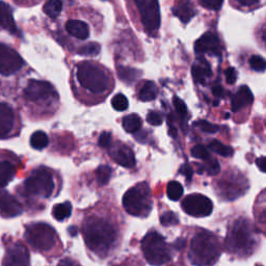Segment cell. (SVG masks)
Instances as JSON below:
<instances>
[{
  "instance_id": "c3c4849f",
  "label": "cell",
  "mask_w": 266,
  "mask_h": 266,
  "mask_svg": "<svg viewBox=\"0 0 266 266\" xmlns=\"http://www.w3.org/2000/svg\"><path fill=\"white\" fill-rule=\"evenodd\" d=\"M212 93H213V96H216V97H222V94H223L222 88L221 86H216V87H213V89H212Z\"/></svg>"
},
{
  "instance_id": "8d00e7d4",
  "label": "cell",
  "mask_w": 266,
  "mask_h": 266,
  "mask_svg": "<svg viewBox=\"0 0 266 266\" xmlns=\"http://www.w3.org/2000/svg\"><path fill=\"white\" fill-rule=\"evenodd\" d=\"M191 155L194 158L202 159V160H207V159L210 158V154H209L208 150L204 146H202V145L194 146L191 149Z\"/></svg>"
},
{
  "instance_id": "d6a6232c",
  "label": "cell",
  "mask_w": 266,
  "mask_h": 266,
  "mask_svg": "<svg viewBox=\"0 0 266 266\" xmlns=\"http://www.w3.org/2000/svg\"><path fill=\"white\" fill-rule=\"evenodd\" d=\"M207 162L205 163V165L202 166L201 169H199V173H203V172H206L208 175L210 176H214V175H218V174L220 173V163L217 159H214V158H209L206 160Z\"/></svg>"
},
{
  "instance_id": "7a4b0ae2",
  "label": "cell",
  "mask_w": 266,
  "mask_h": 266,
  "mask_svg": "<svg viewBox=\"0 0 266 266\" xmlns=\"http://www.w3.org/2000/svg\"><path fill=\"white\" fill-rule=\"evenodd\" d=\"M221 253L218 238L210 233H198L193 237L188 258L194 266H211Z\"/></svg>"
},
{
  "instance_id": "681fc988",
  "label": "cell",
  "mask_w": 266,
  "mask_h": 266,
  "mask_svg": "<svg viewBox=\"0 0 266 266\" xmlns=\"http://www.w3.org/2000/svg\"><path fill=\"white\" fill-rule=\"evenodd\" d=\"M256 163H257V166L260 169V171L264 173L265 172V157L262 156V157L258 158L257 160H256Z\"/></svg>"
},
{
  "instance_id": "30bf717a",
  "label": "cell",
  "mask_w": 266,
  "mask_h": 266,
  "mask_svg": "<svg viewBox=\"0 0 266 266\" xmlns=\"http://www.w3.org/2000/svg\"><path fill=\"white\" fill-rule=\"evenodd\" d=\"M181 207L188 216L205 218L212 213L213 204L209 198L203 196V194L193 193L184 198Z\"/></svg>"
},
{
  "instance_id": "74e56055",
  "label": "cell",
  "mask_w": 266,
  "mask_h": 266,
  "mask_svg": "<svg viewBox=\"0 0 266 266\" xmlns=\"http://www.w3.org/2000/svg\"><path fill=\"white\" fill-rule=\"evenodd\" d=\"M250 65H251V68L255 71H257V72H263L266 66L264 58L259 55H253L250 58Z\"/></svg>"
},
{
  "instance_id": "f1b7e54d",
  "label": "cell",
  "mask_w": 266,
  "mask_h": 266,
  "mask_svg": "<svg viewBox=\"0 0 266 266\" xmlns=\"http://www.w3.org/2000/svg\"><path fill=\"white\" fill-rule=\"evenodd\" d=\"M44 13L50 17V18H56L63 9V3L60 0H48V1L44 4Z\"/></svg>"
},
{
  "instance_id": "5b68a950",
  "label": "cell",
  "mask_w": 266,
  "mask_h": 266,
  "mask_svg": "<svg viewBox=\"0 0 266 266\" xmlns=\"http://www.w3.org/2000/svg\"><path fill=\"white\" fill-rule=\"evenodd\" d=\"M145 258L151 265L159 266L171 260V252L166 239L155 231L149 232L141 241Z\"/></svg>"
},
{
  "instance_id": "60d3db41",
  "label": "cell",
  "mask_w": 266,
  "mask_h": 266,
  "mask_svg": "<svg viewBox=\"0 0 266 266\" xmlns=\"http://www.w3.org/2000/svg\"><path fill=\"white\" fill-rule=\"evenodd\" d=\"M197 126L204 132L206 133H216L219 131V126L211 124V123H208L206 121H199Z\"/></svg>"
},
{
  "instance_id": "7402d4cb",
  "label": "cell",
  "mask_w": 266,
  "mask_h": 266,
  "mask_svg": "<svg viewBox=\"0 0 266 266\" xmlns=\"http://www.w3.org/2000/svg\"><path fill=\"white\" fill-rule=\"evenodd\" d=\"M0 26L11 33H16L17 30L12 9L3 2H0Z\"/></svg>"
},
{
  "instance_id": "83f0119b",
  "label": "cell",
  "mask_w": 266,
  "mask_h": 266,
  "mask_svg": "<svg viewBox=\"0 0 266 266\" xmlns=\"http://www.w3.org/2000/svg\"><path fill=\"white\" fill-rule=\"evenodd\" d=\"M49 144V138L43 131H37L30 137V145L36 150H43Z\"/></svg>"
},
{
  "instance_id": "d590c367",
  "label": "cell",
  "mask_w": 266,
  "mask_h": 266,
  "mask_svg": "<svg viewBox=\"0 0 266 266\" xmlns=\"http://www.w3.org/2000/svg\"><path fill=\"white\" fill-rule=\"evenodd\" d=\"M160 222L162 226H174V224H177L179 222V219L174 212L168 211L166 213H163L160 218Z\"/></svg>"
},
{
  "instance_id": "cb8c5ba5",
  "label": "cell",
  "mask_w": 266,
  "mask_h": 266,
  "mask_svg": "<svg viewBox=\"0 0 266 266\" xmlns=\"http://www.w3.org/2000/svg\"><path fill=\"white\" fill-rule=\"evenodd\" d=\"M15 175V169L11 162L0 161V188L6 186Z\"/></svg>"
},
{
  "instance_id": "8992f818",
  "label": "cell",
  "mask_w": 266,
  "mask_h": 266,
  "mask_svg": "<svg viewBox=\"0 0 266 266\" xmlns=\"http://www.w3.org/2000/svg\"><path fill=\"white\" fill-rule=\"evenodd\" d=\"M253 242L254 238L251 223L243 219L235 222L226 240L228 251L233 253L247 252L253 247Z\"/></svg>"
},
{
  "instance_id": "ee69618b",
  "label": "cell",
  "mask_w": 266,
  "mask_h": 266,
  "mask_svg": "<svg viewBox=\"0 0 266 266\" xmlns=\"http://www.w3.org/2000/svg\"><path fill=\"white\" fill-rule=\"evenodd\" d=\"M224 75H226V80L229 85H234L235 83H236L237 72L234 68H228L226 70V72H224Z\"/></svg>"
},
{
  "instance_id": "1f68e13d",
  "label": "cell",
  "mask_w": 266,
  "mask_h": 266,
  "mask_svg": "<svg viewBox=\"0 0 266 266\" xmlns=\"http://www.w3.org/2000/svg\"><path fill=\"white\" fill-rule=\"evenodd\" d=\"M209 148L213 152H216L217 154L223 156V157H229L233 154V149L231 147L222 144V142H220L219 140H212L210 142Z\"/></svg>"
},
{
  "instance_id": "2e32d148",
  "label": "cell",
  "mask_w": 266,
  "mask_h": 266,
  "mask_svg": "<svg viewBox=\"0 0 266 266\" xmlns=\"http://www.w3.org/2000/svg\"><path fill=\"white\" fill-rule=\"evenodd\" d=\"M23 212L22 205L7 191L0 190V214L3 218H15Z\"/></svg>"
},
{
  "instance_id": "4fadbf2b",
  "label": "cell",
  "mask_w": 266,
  "mask_h": 266,
  "mask_svg": "<svg viewBox=\"0 0 266 266\" xmlns=\"http://www.w3.org/2000/svg\"><path fill=\"white\" fill-rule=\"evenodd\" d=\"M2 266H29V253L22 243L16 242L6 250Z\"/></svg>"
},
{
  "instance_id": "d6986e66",
  "label": "cell",
  "mask_w": 266,
  "mask_h": 266,
  "mask_svg": "<svg viewBox=\"0 0 266 266\" xmlns=\"http://www.w3.org/2000/svg\"><path fill=\"white\" fill-rule=\"evenodd\" d=\"M173 13L183 23H188L190 19L196 15V11L190 0H177L173 7Z\"/></svg>"
},
{
  "instance_id": "ab89813d",
  "label": "cell",
  "mask_w": 266,
  "mask_h": 266,
  "mask_svg": "<svg viewBox=\"0 0 266 266\" xmlns=\"http://www.w3.org/2000/svg\"><path fill=\"white\" fill-rule=\"evenodd\" d=\"M200 2L204 7L211 9V11H219L222 5L223 0H200Z\"/></svg>"
},
{
  "instance_id": "ba28073f",
  "label": "cell",
  "mask_w": 266,
  "mask_h": 266,
  "mask_svg": "<svg viewBox=\"0 0 266 266\" xmlns=\"http://www.w3.org/2000/svg\"><path fill=\"white\" fill-rule=\"evenodd\" d=\"M54 186L52 174L45 168L35 170L24 181V191L30 196L49 198Z\"/></svg>"
},
{
  "instance_id": "4dcf8cb0",
  "label": "cell",
  "mask_w": 266,
  "mask_h": 266,
  "mask_svg": "<svg viewBox=\"0 0 266 266\" xmlns=\"http://www.w3.org/2000/svg\"><path fill=\"white\" fill-rule=\"evenodd\" d=\"M111 169L108 166H100L96 171L97 182L100 186H104L109 182L111 177Z\"/></svg>"
},
{
  "instance_id": "8fae6325",
  "label": "cell",
  "mask_w": 266,
  "mask_h": 266,
  "mask_svg": "<svg viewBox=\"0 0 266 266\" xmlns=\"http://www.w3.org/2000/svg\"><path fill=\"white\" fill-rule=\"evenodd\" d=\"M23 67V59L16 51L0 44V74L12 75Z\"/></svg>"
},
{
  "instance_id": "bcb514c9",
  "label": "cell",
  "mask_w": 266,
  "mask_h": 266,
  "mask_svg": "<svg viewBox=\"0 0 266 266\" xmlns=\"http://www.w3.org/2000/svg\"><path fill=\"white\" fill-rule=\"evenodd\" d=\"M236 1L243 6H252L255 4H258L260 2V0H236Z\"/></svg>"
},
{
  "instance_id": "816d5d0a",
  "label": "cell",
  "mask_w": 266,
  "mask_h": 266,
  "mask_svg": "<svg viewBox=\"0 0 266 266\" xmlns=\"http://www.w3.org/2000/svg\"><path fill=\"white\" fill-rule=\"evenodd\" d=\"M69 232H70L71 236H76V235H77V230H76L75 227H70Z\"/></svg>"
},
{
  "instance_id": "ac0fdd59",
  "label": "cell",
  "mask_w": 266,
  "mask_h": 266,
  "mask_svg": "<svg viewBox=\"0 0 266 266\" xmlns=\"http://www.w3.org/2000/svg\"><path fill=\"white\" fill-rule=\"evenodd\" d=\"M254 100L253 94L251 89L248 87H241L236 94L232 97L231 100V107L234 112H237L238 110L244 108L245 106H249L252 104Z\"/></svg>"
},
{
  "instance_id": "836d02e7",
  "label": "cell",
  "mask_w": 266,
  "mask_h": 266,
  "mask_svg": "<svg viewBox=\"0 0 266 266\" xmlns=\"http://www.w3.org/2000/svg\"><path fill=\"white\" fill-rule=\"evenodd\" d=\"M100 50H101V46L98 43H89L87 45L81 46L77 50V53L80 55H86V56H96L99 54Z\"/></svg>"
},
{
  "instance_id": "484cf974",
  "label": "cell",
  "mask_w": 266,
  "mask_h": 266,
  "mask_svg": "<svg viewBox=\"0 0 266 266\" xmlns=\"http://www.w3.org/2000/svg\"><path fill=\"white\" fill-rule=\"evenodd\" d=\"M141 127V120L137 115H129L123 119V128L128 133H135Z\"/></svg>"
},
{
  "instance_id": "ffe728a7",
  "label": "cell",
  "mask_w": 266,
  "mask_h": 266,
  "mask_svg": "<svg viewBox=\"0 0 266 266\" xmlns=\"http://www.w3.org/2000/svg\"><path fill=\"white\" fill-rule=\"evenodd\" d=\"M191 74L196 83L204 85L206 83L207 78H209L212 74L211 67L205 58L201 57L193 64L191 68Z\"/></svg>"
},
{
  "instance_id": "e0dca14e",
  "label": "cell",
  "mask_w": 266,
  "mask_h": 266,
  "mask_svg": "<svg viewBox=\"0 0 266 266\" xmlns=\"http://www.w3.org/2000/svg\"><path fill=\"white\" fill-rule=\"evenodd\" d=\"M15 115L12 107L5 103H0V136H5L12 131Z\"/></svg>"
},
{
  "instance_id": "277c9868",
  "label": "cell",
  "mask_w": 266,
  "mask_h": 266,
  "mask_svg": "<svg viewBox=\"0 0 266 266\" xmlns=\"http://www.w3.org/2000/svg\"><path fill=\"white\" fill-rule=\"evenodd\" d=\"M123 206L133 217H148L152 210L151 192L148 184L140 182L130 188L123 197Z\"/></svg>"
},
{
  "instance_id": "603a6c76",
  "label": "cell",
  "mask_w": 266,
  "mask_h": 266,
  "mask_svg": "<svg viewBox=\"0 0 266 266\" xmlns=\"http://www.w3.org/2000/svg\"><path fill=\"white\" fill-rule=\"evenodd\" d=\"M158 95V89L153 81H145L141 85L138 91V99L144 102H149L156 99Z\"/></svg>"
},
{
  "instance_id": "3957f363",
  "label": "cell",
  "mask_w": 266,
  "mask_h": 266,
  "mask_svg": "<svg viewBox=\"0 0 266 266\" xmlns=\"http://www.w3.org/2000/svg\"><path fill=\"white\" fill-rule=\"evenodd\" d=\"M76 75L80 86L93 94H102L109 88L108 74L91 61H83L79 64Z\"/></svg>"
},
{
  "instance_id": "44dd1931",
  "label": "cell",
  "mask_w": 266,
  "mask_h": 266,
  "mask_svg": "<svg viewBox=\"0 0 266 266\" xmlns=\"http://www.w3.org/2000/svg\"><path fill=\"white\" fill-rule=\"evenodd\" d=\"M66 29L72 37L79 39V40H86L89 36V29L86 22L78 21V20H70L66 23Z\"/></svg>"
},
{
  "instance_id": "b9f144b4",
  "label": "cell",
  "mask_w": 266,
  "mask_h": 266,
  "mask_svg": "<svg viewBox=\"0 0 266 266\" xmlns=\"http://www.w3.org/2000/svg\"><path fill=\"white\" fill-rule=\"evenodd\" d=\"M147 122L150 125L159 126L162 124V117L156 111H150L147 115Z\"/></svg>"
},
{
  "instance_id": "f6af8a7d",
  "label": "cell",
  "mask_w": 266,
  "mask_h": 266,
  "mask_svg": "<svg viewBox=\"0 0 266 266\" xmlns=\"http://www.w3.org/2000/svg\"><path fill=\"white\" fill-rule=\"evenodd\" d=\"M180 174H182V175L185 176L187 181H190L192 179V169H191V167L189 165H187V163H186V165H184V166L181 167Z\"/></svg>"
},
{
  "instance_id": "e575fe53",
  "label": "cell",
  "mask_w": 266,
  "mask_h": 266,
  "mask_svg": "<svg viewBox=\"0 0 266 266\" xmlns=\"http://www.w3.org/2000/svg\"><path fill=\"white\" fill-rule=\"evenodd\" d=\"M128 99L123 94L116 95L111 100V105L118 111H124L128 108Z\"/></svg>"
},
{
  "instance_id": "7bdbcfd3",
  "label": "cell",
  "mask_w": 266,
  "mask_h": 266,
  "mask_svg": "<svg viewBox=\"0 0 266 266\" xmlns=\"http://www.w3.org/2000/svg\"><path fill=\"white\" fill-rule=\"evenodd\" d=\"M98 144L102 148H109L111 146V134L108 132H103L101 133V135L99 136Z\"/></svg>"
},
{
  "instance_id": "7c38bea8",
  "label": "cell",
  "mask_w": 266,
  "mask_h": 266,
  "mask_svg": "<svg viewBox=\"0 0 266 266\" xmlns=\"http://www.w3.org/2000/svg\"><path fill=\"white\" fill-rule=\"evenodd\" d=\"M24 95L27 100L32 102L47 101L55 95L53 87L47 81L30 80L24 89Z\"/></svg>"
},
{
  "instance_id": "6da1fadb",
  "label": "cell",
  "mask_w": 266,
  "mask_h": 266,
  "mask_svg": "<svg viewBox=\"0 0 266 266\" xmlns=\"http://www.w3.org/2000/svg\"><path fill=\"white\" fill-rule=\"evenodd\" d=\"M83 231L88 248L101 257L107 255L117 238L116 229L100 218L88 219L84 223Z\"/></svg>"
},
{
  "instance_id": "4316f807",
  "label": "cell",
  "mask_w": 266,
  "mask_h": 266,
  "mask_svg": "<svg viewBox=\"0 0 266 266\" xmlns=\"http://www.w3.org/2000/svg\"><path fill=\"white\" fill-rule=\"evenodd\" d=\"M118 75L122 81H125L126 84H131L140 76V72L138 70L132 69V68L119 67L118 68Z\"/></svg>"
},
{
  "instance_id": "f546056e",
  "label": "cell",
  "mask_w": 266,
  "mask_h": 266,
  "mask_svg": "<svg viewBox=\"0 0 266 266\" xmlns=\"http://www.w3.org/2000/svg\"><path fill=\"white\" fill-rule=\"evenodd\" d=\"M167 194L171 201H179L183 196V186L178 181H171L168 184Z\"/></svg>"
},
{
  "instance_id": "9a60e30c",
  "label": "cell",
  "mask_w": 266,
  "mask_h": 266,
  "mask_svg": "<svg viewBox=\"0 0 266 266\" xmlns=\"http://www.w3.org/2000/svg\"><path fill=\"white\" fill-rule=\"evenodd\" d=\"M109 155L118 165L124 168L131 169L135 166L134 153L126 145L118 144L115 146H110Z\"/></svg>"
},
{
  "instance_id": "f35d334b",
  "label": "cell",
  "mask_w": 266,
  "mask_h": 266,
  "mask_svg": "<svg viewBox=\"0 0 266 266\" xmlns=\"http://www.w3.org/2000/svg\"><path fill=\"white\" fill-rule=\"evenodd\" d=\"M173 102H174V106H175L176 111L178 112V115L182 118H185L187 116V107L185 103H184V102L178 97H174Z\"/></svg>"
},
{
  "instance_id": "5bb4252c",
  "label": "cell",
  "mask_w": 266,
  "mask_h": 266,
  "mask_svg": "<svg viewBox=\"0 0 266 266\" xmlns=\"http://www.w3.org/2000/svg\"><path fill=\"white\" fill-rule=\"evenodd\" d=\"M194 50L199 54L208 53L212 55H220L222 52V45L218 36L207 33L202 36L194 44Z\"/></svg>"
},
{
  "instance_id": "7dc6e473",
  "label": "cell",
  "mask_w": 266,
  "mask_h": 266,
  "mask_svg": "<svg viewBox=\"0 0 266 266\" xmlns=\"http://www.w3.org/2000/svg\"><path fill=\"white\" fill-rule=\"evenodd\" d=\"M58 266H80V265L71 259H64L59 262Z\"/></svg>"
},
{
  "instance_id": "9c48e42d",
  "label": "cell",
  "mask_w": 266,
  "mask_h": 266,
  "mask_svg": "<svg viewBox=\"0 0 266 266\" xmlns=\"http://www.w3.org/2000/svg\"><path fill=\"white\" fill-rule=\"evenodd\" d=\"M141 18V23L151 35H154L160 26V9L158 0H134Z\"/></svg>"
},
{
  "instance_id": "f907efd6",
  "label": "cell",
  "mask_w": 266,
  "mask_h": 266,
  "mask_svg": "<svg viewBox=\"0 0 266 266\" xmlns=\"http://www.w3.org/2000/svg\"><path fill=\"white\" fill-rule=\"evenodd\" d=\"M184 243H185V242H184V239H183V240H182V239H178V240L176 241V243L174 244V245H175V247L177 248V250L179 251L181 248L184 247Z\"/></svg>"
},
{
  "instance_id": "52a82bcc",
  "label": "cell",
  "mask_w": 266,
  "mask_h": 266,
  "mask_svg": "<svg viewBox=\"0 0 266 266\" xmlns=\"http://www.w3.org/2000/svg\"><path fill=\"white\" fill-rule=\"evenodd\" d=\"M25 239L36 251L48 252L55 245V231L47 223H33L26 228Z\"/></svg>"
},
{
  "instance_id": "d4e9b609",
  "label": "cell",
  "mask_w": 266,
  "mask_h": 266,
  "mask_svg": "<svg viewBox=\"0 0 266 266\" xmlns=\"http://www.w3.org/2000/svg\"><path fill=\"white\" fill-rule=\"evenodd\" d=\"M71 213H72V205H71L70 202H65V203H60L57 204L53 207L52 214L56 221H64L68 219Z\"/></svg>"
}]
</instances>
